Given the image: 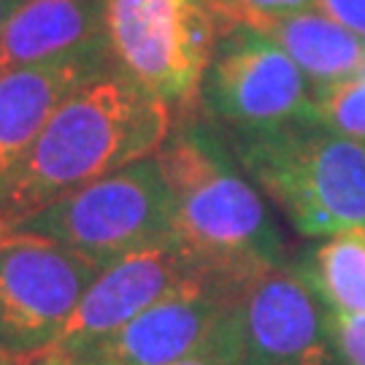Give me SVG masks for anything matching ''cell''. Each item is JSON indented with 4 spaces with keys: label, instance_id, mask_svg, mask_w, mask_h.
Listing matches in <instances>:
<instances>
[{
    "label": "cell",
    "instance_id": "3",
    "mask_svg": "<svg viewBox=\"0 0 365 365\" xmlns=\"http://www.w3.org/2000/svg\"><path fill=\"white\" fill-rule=\"evenodd\" d=\"M255 184L306 238L365 227V141L322 125L230 133Z\"/></svg>",
    "mask_w": 365,
    "mask_h": 365
},
{
    "label": "cell",
    "instance_id": "7",
    "mask_svg": "<svg viewBox=\"0 0 365 365\" xmlns=\"http://www.w3.org/2000/svg\"><path fill=\"white\" fill-rule=\"evenodd\" d=\"M197 108L227 133L317 122L312 81L274 41L247 25H222Z\"/></svg>",
    "mask_w": 365,
    "mask_h": 365
},
{
    "label": "cell",
    "instance_id": "18",
    "mask_svg": "<svg viewBox=\"0 0 365 365\" xmlns=\"http://www.w3.org/2000/svg\"><path fill=\"white\" fill-rule=\"evenodd\" d=\"M173 365H238V349H235L230 314H227V322L214 333V339L206 341L197 352L187 354L184 360H179V363Z\"/></svg>",
    "mask_w": 365,
    "mask_h": 365
},
{
    "label": "cell",
    "instance_id": "10",
    "mask_svg": "<svg viewBox=\"0 0 365 365\" xmlns=\"http://www.w3.org/2000/svg\"><path fill=\"white\" fill-rule=\"evenodd\" d=\"M192 276L200 274L173 241L119 257L95 276L52 352L87 354Z\"/></svg>",
    "mask_w": 365,
    "mask_h": 365
},
{
    "label": "cell",
    "instance_id": "23",
    "mask_svg": "<svg viewBox=\"0 0 365 365\" xmlns=\"http://www.w3.org/2000/svg\"><path fill=\"white\" fill-rule=\"evenodd\" d=\"M0 365H22V363H16V360H11V357H6V354H0Z\"/></svg>",
    "mask_w": 365,
    "mask_h": 365
},
{
    "label": "cell",
    "instance_id": "12",
    "mask_svg": "<svg viewBox=\"0 0 365 365\" xmlns=\"http://www.w3.org/2000/svg\"><path fill=\"white\" fill-rule=\"evenodd\" d=\"M114 68L111 60H68L0 71V206L43 125L90 78Z\"/></svg>",
    "mask_w": 365,
    "mask_h": 365
},
{
    "label": "cell",
    "instance_id": "9",
    "mask_svg": "<svg viewBox=\"0 0 365 365\" xmlns=\"http://www.w3.org/2000/svg\"><path fill=\"white\" fill-rule=\"evenodd\" d=\"M235 289L192 276L81 354L92 365H173L197 352L227 322Z\"/></svg>",
    "mask_w": 365,
    "mask_h": 365
},
{
    "label": "cell",
    "instance_id": "19",
    "mask_svg": "<svg viewBox=\"0 0 365 365\" xmlns=\"http://www.w3.org/2000/svg\"><path fill=\"white\" fill-rule=\"evenodd\" d=\"M312 9L365 41V0H314Z\"/></svg>",
    "mask_w": 365,
    "mask_h": 365
},
{
    "label": "cell",
    "instance_id": "15",
    "mask_svg": "<svg viewBox=\"0 0 365 365\" xmlns=\"http://www.w3.org/2000/svg\"><path fill=\"white\" fill-rule=\"evenodd\" d=\"M317 125L327 130L365 141V73L322 90H314Z\"/></svg>",
    "mask_w": 365,
    "mask_h": 365
},
{
    "label": "cell",
    "instance_id": "17",
    "mask_svg": "<svg viewBox=\"0 0 365 365\" xmlns=\"http://www.w3.org/2000/svg\"><path fill=\"white\" fill-rule=\"evenodd\" d=\"M333 339L344 365H365V314H330Z\"/></svg>",
    "mask_w": 365,
    "mask_h": 365
},
{
    "label": "cell",
    "instance_id": "22",
    "mask_svg": "<svg viewBox=\"0 0 365 365\" xmlns=\"http://www.w3.org/2000/svg\"><path fill=\"white\" fill-rule=\"evenodd\" d=\"M11 230H14L11 225H9V222H6V220H3V217H0V241H3V238H6V235L11 233Z\"/></svg>",
    "mask_w": 365,
    "mask_h": 365
},
{
    "label": "cell",
    "instance_id": "16",
    "mask_svg": "<svg viewBox=\"0 0 365 365\" xmlns=\"http://www.w3.org/2000/svg\"><path fill=\"white\" fill-rule=\"evenodd\" d=\"M314 0H214L222 25H257L262 19H274L292 11L312 9Z\"/></svg>",
    "mask_w": 365,
    "mask_h": 365
},
{
    "label": "cell",
    "instance_id": "8",
    "mask_svg": "<svg viewBox=\"0 0 365 365\" xmlns=\"http://www.w3.org/2000/svg\"><path fill=\"white\" fill-rule=\"evenodd\" d=\"M238 365H344L330 312L298 268L274 265L235 289Z\"/></svg>",
    "mask_w": 365,
    "mask_h": 365
},
{
    "label": "cell",
    "instance_id": "14",
    "mask_svg": "<svg viewBox=\"0 0 365 365\" xmlns=\"http://www.w3.org/2000/svg\"><path fill=\"white\" fill-rule=\"evenodd\" d=\"M298 271L330 314H365V227L327 235Z\"/></svg>",
    "mask_w": 365,
    "mask_h": 365
},
{
    "label": "cell",
    "instance_id": "6",
    "mask_svg": "<svg viewBox=\"0 0 365 365\" xmlns=\"http://www.w3.org/2000/svg\"><path fill=\"white\" fill-rule=\"evenodd\" d=\"M101 271L76 249L11 230L0 241V354L27 365L52 352Z\"/></svg>",
    "mask_w": 365,
    "mask_h": 365
},
{
    "label": "cell",
    "instance_id": "13",
    "mask_svg": "<svg viewBox=\"0 0 365 365\" xmlns=\"http://www.w3.org/2000/svg\"><path fill=\"white\" fill-rule=\"evenodd\" d=\"M252 30L274 41L312 81L314 90L360 76L365 71V41L317 9L262 19Z\"/></svg>",
    "mask_w": 365,
    "mask_h": 365
},
{
    "label": "cell",
    "instance_id": "20",
    "mask_svg": "<svg viewBox=\"0 0 365 365\" xmlns=\"http://www.w3.org/2000/svg\"><path fill=\"white\" fill-rule=\"evenodd\" d=\"M27 365H92L90 360H84V357H73V354H63V352H46L36 357V360H30Z\"/></svg>",
    "mask_w": 365,
    "mask_h": 365
},
{
    "label": "cell",
    "instance_id": "4",
    "mask_svg": "<svg viewBox=\"0 0 365 365\" xmlns=\"http://www.w3.org/2000/svg\"><path fill=\"white\" fill-rule=\"evenodd\" d=\"M220 30L214 0H106L114 68L182 119L195 117Z\"/></svg>",
    "mask_w": 365,
    "mask_h": 365
},
{
    "label": "cell",
    "instance_id": "5",
    "mask_svg": "<svg viewBox=\"0 0 365 365\" xmlns=\"http://www.w3.org/2000/svg\"><path fill=\"white\" fill-rule=\"evenodd\" d=\"M52 238L101 268L170 241V195L157 157L138 160L78 187L14 225Z\"/></svg>",
    "mask_w": 365,
    "mask_h": 365
},
{
    "label": "cell",
    "instance_id": "11",
    "mask_svg": "<svg viewBox=\"0 0 365 365\" xmlns=\"http://www.w3.org/2000/svg\"><path fill=\"white\" fill-rule=\"evenodd\" d=\"M68 60H111L106 0H22L0 33V71Z\"/></svg>",
    "mask_w": 365,
    "mask_h": 365
},
{
    "label": "cell",
    "instance_id": "2",
    "mask_svg": "<svg viewBox=\"0 0 365 365\" xmlns=\"http://www.w3.org/2000/svg\"><path fill=\"white\" fill-rule=\"evenodd\" d=\"M170 108L117 68L90 78L43 125L14 176L0 217L19 225L84 184L160 152Z\"/></svg>",
    "mask_w": 365,
    "mask_h": 365
},
{
    "label": "cell",
    "instance_id": "1",
    "mask_svg": "<svg viewBox=\"0 0 365 365\" xmlns=\"http://www.w3.org/2000/svg\"><path fill=\"white\" fill-rule=\"evenodd\" d=\"M155 157L170 195V241L197 274L238 289L282 265L284 241L271 211L211 128L182 119Z\"/></svg>",
    "mask_w": 365,
    "mask_h": 365
},
{
    "label": "cell",
    "instance_id": "21",
    "mask_svg": "<svg viewBox=\"0 0 365 365\" xmlns=\"http://www.w3.org/2000/svg\"><path fill=\"white\" fill-rule=\"evenodd\" d=\"M19 3H22V0H0V33H3V27L9 22V16L19 9Z\"/></svg>",
    "mask_w": 365,
    "mask_h": 365
}]
</instances>
